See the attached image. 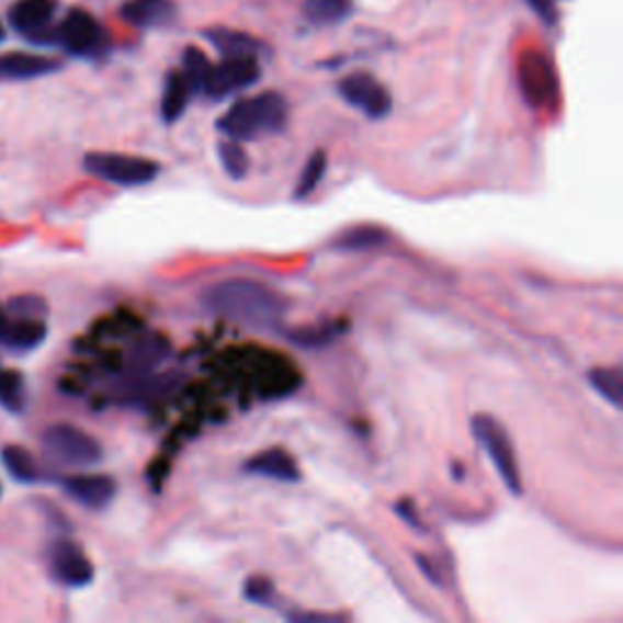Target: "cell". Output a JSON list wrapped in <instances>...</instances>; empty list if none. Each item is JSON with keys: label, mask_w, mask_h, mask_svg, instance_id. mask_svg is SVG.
Segmentation results:
<instances>
[{"label": "cell", "mask_w": 623, "mask_h": 623, "mask_svg": "<svg viewBox=\"0 0 623 623\" xmlns=\"http://www.w3.org/2000/svg\"><path fill=\"white\" fill-rule=\"evenodd\" d=\"M171 347L169 341L159 333H149V337H141L135 347H132L129 355H127V369H125V377L122 383H132V381H141V377L151 375V371H156L163 359H169Z\"/></svg>", "instance_id": "8fae6325"}, {"label": "cell", "mask_w": 623, "mask_h": 623, "mask_svg": "<svg viewBox=\"0 0 623 623\" xmlns=\"http://www.w3.org/2000/svg\"><path fill=\"white\" fill-rule=\"evenodd\" d=\"M243 471L251 475L271 477L277 483H297L299 480V467L291 453H285L283 449H269L253 458L247 461Z\"/></svg>", "instance_id": "4fadbf2b"}, {"label": "cell", "mask_w": 623, "mask_h": 623, "mask_svg": "<svg viewBox=\"0 0 623 623\" xmlns=\"http://www.w3.org/2000/svg\"><path fill=\"white\" fill-rule=\"evenodd\" d=\"M13 317V315H10ZM47 339V325L35 317H13L3 347L13 351H32Z\"/></svg>", "instance_id": "2e32d148"}, {"label": "cell", "mask_w": 623, "mask_h": 623, "mask_svg": "<svg viewBox=\"0 0 623 623\" xmlns=\"http://www.w3.org/2000/svg\"><path fill=\"white\" fill-rule=\"evenodd\" d=\"M10 321H13V317L8 315V312L0 307V347H3L5 339H8V329H10Z\"/></svg>", "instance_id": "836d02e7"}, {"label": "cell", "mask_w": 623, "mask_h": 623, "mask_svg": "<svg viewBox=\"0 0 623 623\" xmlns=\"http://www.w3.org/2000/svg\"><path fill=\"white\" fill-rule=\"evenodd\" d=\"M217 151H219L222 169H225V173L229 178H234V181H241V178L249 173V156L239 147L237 141H234V139L222 141Z\"/></svg>", "instance_id": "cb8c5ba5"}, {"label": "cell", "mask_w": 623, "mask_h": 623, "mask_svg": "<svg viewBox=\"0 0 623 623\" xmlns=\"http://www.w3.org/2000/svg\"><path fill=\"white\" fill-rule=\"evenodd\" d=\"M3 37H5V30H3V25H0V39H3Z\"/></svg>", "instance_id": "e575fe53"}, {"label": "cell", "mask_w": 623, "mask_h": 623, "mask_svg": "<svg viewBox=\"0 0 623 623\" xmlns=\"http://www.w3.org/2000/svg\"><path fill=\"white\" fill-rule=\"evenodd\" d=\"M59 42L73 57H95L105 47V32L91 13L76 8L61 22Z\"/></svg>", "instance_id": "52a82bcc"}, {"label": "cell", "mask_w": 623, "mask_h": 623, "mask_svg": "<svg viewBox=\"0 0 623 623\" xmlns=\"http://www.w3.org/2000/svg\"><path fill=\"white\" fill-rule=\"evenodd\" d=\"M49 567L54 580L66 587H86L93 582V565L73 541H57L49 551Z\"/></svg>", "instance_id": "9c48e42d"}, {"label": "cell", "mask_w": 623, "mask_h": 623, "mask_svg": "<svg viewBox=\"0 0 623 623\" xmlns=\"http://www.w3.org/2000/svg\"><path fill=\"white\" fill-rule=\"evenodd\" d=\"M59 64L39 54L13 52L0 54V81H27V78H39L57 71Z\"/></svg>", "instance_id": "7c38bea8"}, {"label": "cell", "mask_w": 623, "mask_h": 623, "mask_svg": "<svg viewBox=\"0 0 623 623\" xmlns=\"http://www.w3.org/2000/svg\"><path fill=\"white\" fill-rule=\"evenodd\" d=\"M261 78V69L256 57H227L222 64L213 66L203 86V95L207 98H229L243 88L253 86Z\"/></svg>", "instance_id": "8992f818"}, {"label": "cell", "mask_w": 623, "mask_h": 623, "mask_svg": "<svg viewBox=\"0 0 623 623\" xmlns=\"http://www.w3.org/2000/svg\"><path fill=\"white\" fill-rule=\"evenodd\" d=\"M589 383L602 395L607 403L621 409L623 407V381H621V369H594L589 373Z\"/></svg>", "instance_id": "7402d4cb"}, {"label": "cell", "mask_w": 623, "mask_h": 623, "mask_svg": "<svg viewBox=\"0 0 623 623\" xmlns=\"http://www.w3.org/2000/svg\"><path fill=\"white\" fill-rule=\"evenodd\" d=\"M64 492L86 509H105L117 492V485L107 475H71L61 483Z\"/></svg>", "instance_id": "30bf717a"}, {"label": "cell", "mask_w": 623, "mask_h": 623, "mask_svg": "<svg viewBox=\"0 0 623 623\" xmlns=\"http://www.w3.org/2000/svg\"><path fill=\"white\" fill-rule=\"evenodd\" d=\"M395 511H397V517H403L411 529L421 531V521H419V517H417L415 505H411V502H399V505L395 507Z\"/></svg>", "instance_id": "f546056e"}, {"label": "cell", "mask_w": 623, "mask_h": 623, "mask_svg": "<svg viewBox=\"0 0 623 623\" xmlns=\"http://www.w3.org/2000/svg\"><path fill=\"white\" fill-rule=\"evenodd\" d=\"M213 39V44L227 54V57H253L256 54V42L239 35V32H209L207 35Z\"/></svg>", "instance_id": "484cf974"}, {"label": "cell", "mask_w": 623, "mask_h": 623, "mask_svg": "<svg viewBox=\"0 0 623 623\" xmlns=\"http://www.w3.org/2000/svg\"><path fill=\"white\" fill-rule=\"evenodd\" d=\"M305 18L315 25H337L351 13V0H305Z\"/></svg>", "instance_id": "d6986e66"}, {"label": "cell", "mask_w": 623, "mask_h": 623, "mask_svg": "<svg viewBox=\"0 0 623 623\" xmlns=\"http://www.w3.org/2000/svg\"><path fill=\"white\" fill-rule=\"evenodd\" d=\"M526 3L536 10V13L543 18V20H553L555 15V3L553 0H526Z\"/></svg>", "instance_id": "4dcf8cb0"}, {"label": "cell", "mask_w": 623, "mask_h": 623, "mask_svg": "<svg viewBox=\"0 0 623 623\" xmlns=\"http://www.w3.org/2000/svg\"><path fill=\"white\" fill-rule=\"evenodd\" d=\"M3 465L5 471L15 477L18 483H37L39 480V467L35 458L27 451H22L20 446H8L3 449Z\"/></svg>", "instance_id": "ffe728a7"}, {"label": "cell", "mask_w": 623, "mask_h": 623, "mask_svg": "<svg viewBox=\"0 0 623 623\" xmlns=\"http://www.w3.org/2000/svg\"><path fill=\"white\" fill-rule=\"evenodd\" d=\"M389 239V234L383 227L375 225H361V227H351L343 234H339V239L331 243L337 251H369V249H377Z\"/></svg>", "instance_id": "ac0fdd59"}, {"label": "cell", "mask_w": 623, "mask_h": 623, "mask_svg": "<svg viewBox=\"0 0 623 623\" xmlns=\"http://www.w3.org/2000/svg\"><path fill=\"white\" fill-rule=\"evenodd\" d=\"M287 122V103L281 93H261L234 103L217 122L219 132L234 141L277 135Z\"/></svg>", "instance_id": "7a4b0ae2"}, {"label": "cell", "mask_w": 623, "mask_h": 623, "mask_svg": "<svg viewBox=\"0 0 623 623\" xmlns=\"http://www.w3.org/2000/svg\"><path fill=\"white\" fill-rule=\"evenodd\" d=\"M175 13L171 0H127L122 5V18L137 27H156L169 22Z\"/></svg>", "instance_id": "9a60e30c"}, {"label": "cell", "mask_w": 623, "mask_h": 623, "mask_svg": "<svg viewBox=\"0 0 623 623\" xmlns=\"http://www.w3.org/2000/svg\"><path fill=\"white\" fill-rule=\"evenodd\" d=\"M83 169L100 178V181L115 183L122 188H137L156 181L161 173V166L141 156H127V154H107V151H93L86 154Z\"/></svg>", "instance_id": "3957f363"}, {"label": "cell", "mask_w": 623, "mask_h": 623, "mask_svg": "<svg viewBox=\"0 0 623 623\" xmlns=\"http://www.w3.org/2000/svg\"><path fill=\"white\" fill-rule=\"evenodd\" d=\"M57 10V0H18L10 8V22L22 35H37L49 25Z\"/></svg>", "instance_id": "5bb4252c"}, {"label": "cell", "mask_w": 623, "mask_h": 623, "mask_svg": "<svg viewBox=\"0 0 623 623\" xmlns=\"http://www.w3.org/2000/svg\"><path fill=\"white\" fill-rule=\"evenodd\" d=\"M10 315L13 317H35V319H42L44 312H47V307H44V303L39 297L35 295H22V297H15L13 303H10Z\"/></svg>", "instance_id": "f1b7e54d"}, {"label": "cell", "mask_w": 623, "mask_h": 623, "mask_svg": "<svg viewBox=\"0 0 623 623\" xmlns=\"http://www.w3.org/2000/svg\"><path fill=\"white\" fill-rule=\"evenodd\" d=\"M191 86H188L183 71H173L166 78V88H163V98H161V117L163 122H175L178 117L183 115V110L191 100Z\"/></svg>", "instance_id": "e0dca14e"}, {"label": "cell", "mask_w": 623, "mask_h": 623, "mask_svg": "<svg viewBox=\"0 0 623 623\" xmlns=\"http://www.w3.org/2000/svg\"><path fill=\"white\" fill-rule=\"evenodd\" d=\"M415 560H417V565H419V570L424 573V575L429 577V580L439 587V585H441V577H439L437 570H433V563H431L429 558H424V555H415Z\"/></svg>", "instance_id": "1f68e13d"}, {"label": "cell", "mask_w": 623, "mask_h": 623, "mask_svg": "<svg viewBox=\"0 0 623 623\" xmlns=\"http://www.w3.org/2000/svg\"><path fill=\"white\" fill-rule=\"evenodd\" d=\"M203 305L217 317L256 329L277 327L287 312L285 297L271 291L269 285L247 281V277H231V281L209 285L203 293Z\"/></svg>", "instance_id": "6da1fadb"}, {"label": "cell", "mask_w": 623, "mask_h": 623, "mask_svg": "<svg viewBox=\"0 0 623 623\" xmlns=\"http://www.w3.org/2000/svg\"><path fill=\"white\" fill-rule=\"evenodd\" d=\"M473 433H475V439L480 441L483 451L489 455V461L495 463L499 480L505 483V487L511 495L519 497L521 492H524V487H521L517 455H514V446H511L507 429L499 424L495 417L477 415L473 417Z\"/></svg>", "instance_id": "277c9868"}, {"label": "cell", "mask_w": 623, "mask_h": 623, "mask_svg": "<svg viewBox=\"0 0 623 623\" xmlns=\"http://www.w3.org/2000/svg\"><path fill=\"white\" fill-rule=\"evenodd\" d=\"M213 69V64L205 57L203 52L197 49H188L183 57V76L188 86H191L193 93H203V86L207 81V73Z\"/></svg>", "instance_id": "d4e9b609"}, {"label": "cell", "mask_w": 623, "mask_h": 623, "mask_svg": "<svg viewBox=\"0 0 623 623\" xmlns=\"http://www.w3.org/2000/svg\"><path fill=\"white\" fill-rule=\"evenodd\" d=\"M325 171H327V156L325 151H315L307 159L303 173H299V181L295 185V197L305 200L315 193L317 185L321 183V178H325Z\"/></svg>", "instance_id": "603a6c76"}, {"label": "cell", "mask_w": 623, "mask_h": 623, "mask_svg": "<svg viewBox=\"0 0 623 623\" xmlns=\"http://www.w3.org/2000/svg\"><path fill=\"white\" fill-rule=\"evenodd\" d=\"M243 597H247L251 604L271 607L273 604V582L265 580V577H249L247 585H243Z\"/></svg>", "instance_id": "4316f807"}, {"label": "cell", "mask_w": 623, "mask_h": 623, "mask_svg": "<svg viewBox=\"0 0 623 623\" xmlns=\"http://www.w3.org/2000/svg\"><path fill=\"white\" fill-rule=\"evenodd\" d=\"M42 449L54 463L69 467H91L103 461L100 443L71 424H54L42 437Z\"/></svg>", "instance_id": "5b68a950"}, {"label": "cell", "mask_w": 623, "mask_h": 623, "mask_svg": "<svg viewBox=\"0 0 623 623\" xmlns=\"http://www.w3.org/2000/svg\"><path fill=\"white\" fill-rule=\"evenodd\" d=\"M27 403V387L25 377L18 371L0 369V405L8 411H22Z\"/></svg>", "instance_id": "44dd1931"}, {"label": "cell", "mask_w": 623, "mask_h": 623, "mask_svg": "<svg viewBox=\"0 0 623 623\" xmlns=\"http://www.w3.org/2000/svg\"><path fill=\"white\" fill-rule=\"evenodd\" d=\"M291 621H339V616H329V614H287Z\"/></svg>", "instance_id": "d6a6232c"}, {"label": "cell", "mask_w": 623, "mask_h": 623, "mask_svg": "<svg viewBox=\"0 0 623 623\" xmlns=\"http://www.w3.org/2000/svg\"><path fill=\"white\" fill-rule=\"evenodd\" d=\"M333 331H337V329L329 325L325 329L295 331V333H291V339L295 343H299V347H305V349H317V347H327V343L333 339Z\"/></svg>", "instance_id": "83f0119b"}, {"label": "cell", "mask_w": 623, "mask_h": 623, "mask_svg": "<svg viewBox=\"0 0 623 623\" xmlns=\"http://www.w3.org/2000/svg\"><path fill=\"white\" fill-rule=\"evenodd\" d=\"M339 93L349 105L361 110L365 117L383 120L393 110V98L369 73H351L339 83Z\"/></svg>", "instance_id": "ba28073f"}]
</instances>
